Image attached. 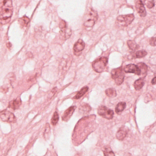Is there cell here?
<instances>
[{
	"label": "cell",
	"mask_w": 156,
	"mask_h": 156,
	"mask_svg": "<svg viewBox=\"0 0 156 156\" xmlns=\"http://www.w3.org/2000/svg\"><path fill=\"white\" fill-rule=\"evenodd\" d=\"M108 62V60L107 57H100L93 63L92 67L95 71L101 73L104 71Z\"/></svg>",
	"instance_id": "obj_3"
},
{
	"label": "cell",
	"mask_w": 156,
	"mask_h": 156,
	"mask_svg": "<svg viewBox=\"0 0 156 156\" xmlns=\"http://www.w3.org/2000/svg\"><path fill=\"white\" fill-rule=\"evenodd\" d=\"M0 118L3 122L9 123H15L16 121L14 115L8 110L0 112Z\"/></svg>",
	"instance_id": "obj_6"
},
{
	"label": "cell",
	"mask_w": 156,
	"mask_h": 156,
	"mask_svg": "<svg viewBox=\"0 0 156 156\" xmlns=\"http://www.w3.org/2000/svg\"><path fill=\"white\" fill-rule=\"evenodd\" d=\"M146 6L148 8H152L155 6V3H154V0H150L146 4Z\"/></svg>",
	"instance_id": "obj_27"
},
{
	"label": "cell",
	"mask_w": 156,
	"mask_h": 156,
	"mask_svg": "<svg viewBox=\"0 0 156 156\" xmlns=\"http://www.w3.org/2000/svg\"><path fill=\"white\" fill-rule=\"evenodd\" d=\"M127 129V128L125 126L121 127L116 134V138L119 140H123L127 135L128 132Z\"/></svg>",
	"instance_id": "obj_11"
},
{
	"label": "cell",
	"mask_w": 156,
	"mask_h": 156,
	"mask_svg": "<svg viewBox=\"0 0 156 156\" xmlns=\"http://www.w3.org/2000/svg\"><path fill=\"white\" fill-rule=\"evenodd\" d=\"M59 120V115L57 112H55L51 118V123L52 125H55L57 124Z\"/></svg>",
	"instance_id": "obj_20"
},
{
	"label": "cell",
	"mask_w": 156,
	"mask_h": 156,
	"mask_svg": "<svg viewBox=\"0 0 156 156\" xmlns=\"http://www.w3.org/2000/svg\"><path fill=\"white\" fill-rule=\"evenodd\" d=\"M152 83L153 85H155L156 84V77H154V78L152 79Z\"/></svg>",
	"instance_id": "obj_30"
},
{
	"label": "cell",
	"mask_w": 156,
	"mask_h": 156,
	"mask_svg": "<svg viewBox=\"0 0 156 156\" xmlns=\"http://www.w3.org/2000/svg\"><path fill=\"white\" fill-rule=\"evenodd\" d=\"M137 66H138V68L141 70V73L145 74L146 73L148 70V66H146L145 64L142 62L139 63L137 65Z\"/></svg>",
	"instance_id": "obj_21"
},
{
	"label": "cell",
	"mask_w": 156,
	"mask_h": 156,
	"mask_svg": "<svg viewBox=\"0 0 156 156\" xmlns=\"http://www.w3.org/2000/svg\"><path fill=\"white\" fill-rule=\"evenodd\" d=\"M111 74V77L117 85H121L123 82L125 75L122 67L112 70Z\"/></svg>",
	"instance_id": "obj_2"
},
{
	"label": "cell",
	"mask_w": 156,
	"mask_h": 156,
	"mask_svg": "<svg viewBox=\"0 0 156 156\" xmlns=\"http://www.w3.org/2000/svg\"><path fill=\"white\" fill-rule=\"evenodd\" d=\"M155 42H156V38L155 37H152L150 41V44L153 46H155V45H156Z\"/></svg>",
	"instance_id": "obj_28"
},
{
	"label": "cell",
	"mask_w": 156,
	"mask_h": 156,
	"mask_svg": "<svg viewBox=\"0 0 156 156\" xmlns=\"http://www.w3.org/2000/svg\"><path fill=\"white\" fill-rule=\"evenodd\" d=\"M50 126L49 124H46L45 125V129H44V136L45 138H48L50 135Z\"/></svg>",
	"instance_id": "obj_23"
},
{
	"label": "cell",
	"mask_w": 156,
	"mask_h": 156,
	"mask_svg": "<svg viewBox=\"0 0 156 156\" xmlns=\"http://www.w3.org/2000/svg\"><path fill=\"white\" fill-rule=\"evenodd\" d=\"M88 90V87H87V86L84 87V88L81 89L80 91L78 92L76 95L74 97V98L76 99H78L81 98V97L83 96L87 93Z\"/></svg>",
	"instance_id": "obj_16"
},
{
	"label": "cell",
	"mask_w": 156,
	"mask_h": 156,
	"mask_svg": "<svg viewBox=\"0 0 156 156\" xmlns=\"http://www.w3.org/2000/svg\"><path fill=\"white\" fill-rule=\"evenodd\" d=\"M106 95L109 98H115L117 96L116 91L114 88L107 89L105 91Z\"/></svg>",
	"instance_id": "obj_17"
},
{
	"label": "cell",
	"mask_w": 156,
	"mask_h": 156,
	"mask_svg": "<svg viewBox=\"0 0 156 156\" xmlns=\"http://www.w3.org/2000/svg\"><path fill=\"white\" fill-rule=\"evenodd\" d=\"M148 53L146 51L144 50H139L137 51L134 54V58H141L145 57L146 56Z\"/></svg>",
	"instance_id": "obj_19"
},
{
	"label": "cell",
	"mask_w": 156,
	"mask_h": 156,
	"mask_svg": "<svg viewBox=\"0 0 156 156\" xmlns=\"http://www.w3.org/2000/svg\"><path fill=\"white\" fill-rule=\"evenodd\" d=\"M88 108H91V107L89 106L88 104H82L81 106V108H80V110H82V111H85V112H89V110H86V109H88Z\"/></svg>",
	"instance_id": "obj_26"
},
{
	"label": "cell",
	"mask_w": 156,
	"mask_h": 156,
	"mask_svg": "<svg viewBox=\"0 0 156 156\" xmlns=\"http://www.w3.org/2000/svg\"><path fill=\"white\" fill-rule=\"evenodd\" d=\"M76 108V106H71L66 110L62 117V121L68 122L73 115Z\"/></svg>",
	"instance_id": "obj_9"
},
{
	"label": "cell",
	"mask_w": 156,
	"mask_h": 156,
	"mask_svg": "<svg viewBox=\"0 0 156 156\" xmlns=\"http://www.w3.org/2000/svg\"><path fill=\"white\" fill-rule=\"evenodd\" d=\"M85 44L82 40L80 39L78 40L75 44L74 47H73V50L74 51V54L76 53H79L84 50L85 48Z\"/></svg>",
	"instance_id": "obj_10"
},
{
	"label": "cell",
	"mask_w": 156,
	"mask_h": 156,
	"mask_svg": "<svg viewBox=\"0 0 156 156\" xmlns=\"http://www.w3.org/2000/svg\"><path fill=\"white\" fill-rule=\"evenodd\" d=\"M13 14L12 0H3V3L0 7V20H10Z\"/></svg>",
	"instance_id": "obj_1"
},
{
	"label": "cell",
	"mask_w": 156,
	"mask_h": 156,
	"mask_svg": "<svg viewBox=\"0 0 156 156\" xmlns=\"http://www.w3.org/2000/svg\"><path fill=\"white\" fill-rule=\"evenodd\" d=\"M104 154L105 156H115V153L111 150L110 147L105 148L104 151Z\"/></svg>",
	"instance_id": "obj_25"
},
{
	"label": "cell",
	"mask_w": 156,
	"mask_h": 156,
	"mask_svg": "<svg viewBox=\"0 0 156 156\" xmlns=\"http://www.w3.org/2000/svg\"><path fill=\"white\" fill-rule=\"evenodd\" d=\"M60 27L61 29H62V28H66V23L64 21L62 20V22H60Z\"/></svg>",
	"instance_id": "obj_29"
},
{
	"label": "cell",
	"mask_w": 156,
	"mask_h": 156,
	"mask_svg": "<svg viewBox=\"0 0 156 156\" xmlns=\"http://www.w3.org/2000/svg\"><path fill=\"white\" fill-rule=\"evenodd\" d=\"M127 44L129 48L132 50H136L138 49L139 46L134 41L129 40L127 41Z\"/></svg>",
	"instance_id": "obj_18"
},
{
	"label": "cell",
	"mask_w": 156,
	"mask_h": 156,
	"mask_svg": "<svg viewBox=\"0 0 156 156\" xmlns=\"http://www.w3.org/2000/svg\"><path fill=\"white\" fill-rule=\"evenodd\" d=\"M11 46H12V44H11L10 43H8L7 44V47H8V48H10Z\"/></svg>",
	"instance_id": "obj_31"
},
{
	"label": "cell",
	"mask_w": 156,
	"mask_h": 156,
	"mask_svg": "<svg viewBox=\"0 0 156 156\" xmlns=\"http://www.w3.org/2000/svg\"><path fill=\"white\" fill-rule=\"evenodd\" d=\"M124 71L126 73H134L137 75L141 74V71L137 65L134 64H129L124 67Z\"/></svg>",
	"instance_id": "obj_7"
},
{
	"label": "cell",
	"mask_w": 156,
	"mask_h": 156,
	"mask_svg": "<svg viewBox=\"0 0 156 156\" xmlns=\"http://www.w3.org/2000/svg\"><path fill=\"white\" fill-rule=\"evenodd\" d=\"M136 8L137 13L141 17H145L146 15V10L144 5L141 0H138L136 2Z\"/></svg>",
	"instance_id": "obj_8"
},
{
	"label": "cell",
	"mask_w": 156,
	"mask_h": 156,
	"mask_svg": "<svg viewBox=\"0 0 156 156\" xmlns=\"http://www.w3.org/2000/svg\"><path fill=\"white\" fill-rule=\"evenodd\" d=\"M22 104L21 100L20 98H17L15 100H12L9 103V107L12 108L13 110H17L20 108Z\"/></svg>",
	"instance_id": "obj_13"
},
{
	"label": "cell",
	"mask_w": 156,
	"mask_h": 156,
	"mask_svg": "<svg viewBox=\"0 0 156 156\" xmlns=\"http://www.w3.org/2000/svg\"><path fill=\"white\" fill-rule=\"evenodd\" d=\"M72 34L71 30L68 28H67V27L64 28H62L60 31V35L62 39L64 40H66L70 37Z\"/></svg>",
	"instance_id": "obj_12"
},
{
	"label": "cell",
	"mask_w": 156,
	"mask_h": 156,
	"mask_svg": "<svg viewBox=\"0 0 156 156\" xmlns=\"http://www.w3.org/2000/svg\"><path fill=\"white\" fill-rule=\"evenodd\" d=\"M96 21L94 20H92L89 18L88 20H87L84 23V25L85 27H92L95 23Z\"/></svg>",
	"instance_id": "obj_24"
},
{
	"label": "cell",
	"mask_w": 156,
	"mask_h": 156,
	"mask_svg": "<svg viewBox=\"0 0 156 156\" xmlns=\"http://www.w3.org/2000/svg\"><path fill=\"white\" fill-rule=\"evenodd\" d=\"M29 21H30V20H29V18L25 16H23V17L20 19V22L21 25L22 26V27H24V26H27Z\"/></svg>",
	"instance_id": "obj_22"
},
{
	"label": "cell",
	"mask_w": 156,
	"mask_h": 156,
	"mask_svg": "<svg viewBox=\"0 0 156 156\" xmlns=\"http://www.w3.org/2000/svg\"><path fill=\"white\" fill-rule=\"evenodd\" d=\"M98 113L99 116H101L108 120L113 118L114 112L112 110L108 109L104 106H100L98 109Z\"/></svg>",
	"instance_id": "obj_5"
},
{
	"label": "cell",
	"mask_w": 156,
	"mask_h": 156,
	"mask_svg": "<svg viewBox=\"0 0 156 156\" xmlns=\"http://www.w3.org/2000/svg\"><path fill=\"white\" fill-rule=\"evenodd\" d=\"M126 107V103L125 102H120L118 104L116 108V112L117 114L122 113Z\"/></svg>",
	"instance_id": "obj_15"
},
{
	"label": "cell",
	"mask_w": 156,
	"mask_h": 156,
	"mask_svg": "<svg viewBox=\"0 0 156 156\" xmlns=\"http://www.w3.org/2000/svg\"><path fill=\"white\" fill-rule=\"evenodd\" d=\"M145 82L143 79L140 78L135 81L134 84V88L136 90L139 91L142 88Z\"/></svg>",
	"instance_id": "obj_14"
},
{
	"label": "cell",
	"mask_w": 156,
	"mask_h": 156,
	"mask_svg": "<svg viewBox=\"0 0 156 156\" xmlns=\"http://www.w3.org/2000/svg\"><path fill=\"white\" fill-rule=\"evenodd\" d=\"M135 16L133 14L118 16L116 19V23L118 26L126 27L131 24Z\"/></svg>",
	"instance_id": "obj_4"
}]
</instances>
